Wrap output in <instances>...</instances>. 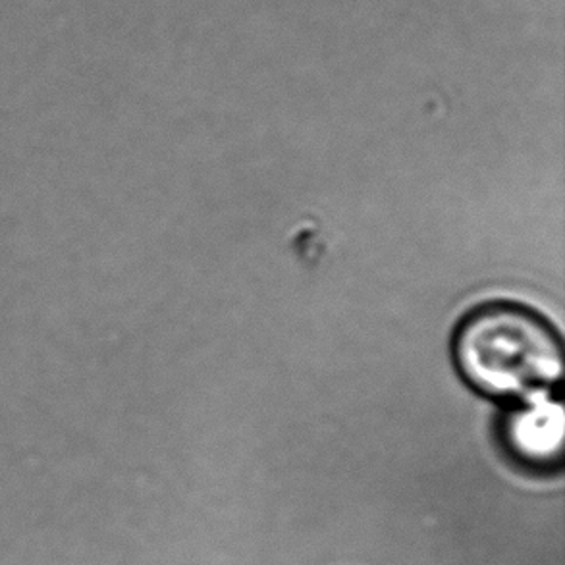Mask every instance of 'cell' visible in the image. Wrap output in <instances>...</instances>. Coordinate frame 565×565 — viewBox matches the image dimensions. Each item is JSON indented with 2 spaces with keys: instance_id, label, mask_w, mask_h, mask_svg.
I'll return each instance as SVG.
<instances>
[{
  "instance_id": "7a4b0ae2",
  "label": "cell",
  "mask_w": 565,
  "mask_h": 565,
  "mask_svg": "<svg viewBox=\"0 0 565 565\" xmlns=\"http://www.w3.org/2000/svg\"><path fill=\"white\" fill-rule=\"evenodd\" d=\"M502 438L508 451L523 466H558L564 454V407L544 392L529 397L520 409L508 415Z\"/></svg>"
},
{
  "instance_id": "6da1fadb",
  "label": "cell",
  "mask_w": 565,
  "mask_h": 565,
  "mask_svg": "<svg viewBox=\"0 0 565 565\" xmlns=\"http://www.w3.org/2000/svg\"><path fill=\"white\" fill-rule=\"evenodd\" d=\"M459 373L477 392L529 399L559 381L564 352L556 332L523 307L494 303L469 315L456 334Z\"/></svg>"
}]
</instances>
